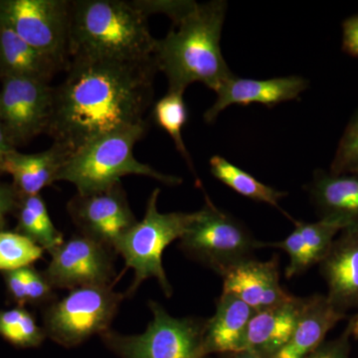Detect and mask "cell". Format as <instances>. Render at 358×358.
<instances>
[{
  "label": "cell",
  "mask_w": 358,
  "mask_h": 358,
  "mask_svg": "<svg viewBox=\"0 0 358 358\" xmlns=\"http://www.w3.org/2000/svg\"><path fill=\"white\" fill-rule=\"evenodd\" d=\"M64 81L54 88L47 134L70 155L89 141L145 122L154 100L155 58H71Z\"/></svg>",
  "instance_id": "obj_1"
},
{
  "label": "cell",
  "mask_w": 358,
  "mask_h": 358,
  "mask_svg": "<svg viewBox=\"0 0 358 358\" xmlns=\"http://www.w3.org/2000/svg\"><path fill=\"white\" fill-rule=\"evenodd\" d=\"M226 10L227 4L222 0L194 1L166 36L157 40L155 64L166 75L169 91L185 92L199 82L217 93L234 76L220 47Z\"/></svg>",
  "instance_id": "obj_2"
},
{
  "label": "cell",
  "mask_w": 358,
  "mask_h": 358,
  "mask_svg": "<svg viewBox=\"0 0 358 358\" xmlns=\"http://www.w3.org/2000/svg\"><path fill=\"white\" fill-rule=\"evenodd\" d=\"M148 16L124 0L71 1L69 57L148 60L157 40Z\"/></svg>",
  "instance_id": "obj_3"
},
{
  "label": "cell",
  "mask_w": 358,
  "mask_h": 358,
  "mask_svg": "<svg viewBox=\"0 0 358 358\" xmlns=\"http://www.w3.org/2000/svg\"><path fill=\"white\" fill-rule=\"evenodd\" d=\"M147 127V122H143L89 141L71 155L58 180L72 183L78 194L109 189L126 176H148L169 186L181 185L182 178L159 173L134 157V145L145 136Z\"/></svg>",
  "instance_id": "obj_4"
},
{
  "label": "cell",
  "mask_w": 358,
  "mask_h": 358,
  "mask_svg": "<svg viewBox=\"0 0 358 358\" xmlns=\"http://www.w3.org/2000/svg\"><path fill=\"white\" fill-rule=\"evenodd\" d=\"M159 193V188H155L148 200L145 217L138 221L115 247V253L124 259V270L133 268L134 272V282L124 294L126 296H134L141 285L152 278L159 282L167 298L173 296V287L162 265V254L167 246L183 236L196 218L197 211L160 213L157 209Z\"/></svg>",
  "instance_id": "obj_5"
},
{
  "label": "cell",
  "mask_w": 358,
  "mask_h": 358,
  "mask_svg": "<svg viewBox=\"0 0 358 358\" xmlns=\"http://www.w3.org/2000/svg\"><path fill=\"white\" fill-rule=\"evenodd\" d=\"M205 201L179 239V248L188 258L223 278L240 264L255 259L262 243L243 222L215 206L207 194Z\"/></svg>",
  "instance_id": "obj_6"
},
{
  "label": "cell",
  "mask_w": 358,
  "mask_h": 358,
  "mask_svg": "<svg viewBox=\"0 0 358 358\" xmlns=\"http://www.w3.org/2000/svg\"><path fill=\"white\" fill-rule=\"evenodd\" d=\"M148 305L154 317L145 333L124 336L109 329L101 334L109 350L121 358H208L203 348L206 320L174 317L157 301Z\"/></svg>",
  "instance_id": "obj_7"
},
{
  "label": "cell",
  "mask_w": 358,
  "mask_h": 358,
  "mask_svg": "<svg viewBox=\"0 0 358 358\" xmlns=\"http://www.w3.org/2000/svg\"><path fill=\"white\" fill-rule=\"evenodd\" d=\"M126 294L113 287H82L54 300L44 313L46 336L65 348H74L95 334L109 331Z\"/></svg>",
  "instance_id": "obj_8"
},
{
  "label": "cell",
  "mask_w": 358,
  "mask_h": 358,
  "mask_svg": "<svg viewBox=\"0 0 358 358\" xmlns=\"http://www.w3.org/2000/svg\"><path fill=\"white\" fill-rule=\"evenodd\" d=\"M71 1L0 0V23L34 48L69 65Z\"/></svg>",
  "instance_id": "obj_9"
},
{
  "label": "cell",
  "mask_w": 358,
  "mask_h": 358,
  "mask_svg": "<svg viewBox=\"0 0 358 358\" xmlns=\"http://www.w3.org/2000/svg\"><path fill=\"white\" fill-rule=\"evenodd\" d=\"M54 87L25 78L2 80L0 122L16 148L47 134L53 114Z\"/></svg>",
  "instance_id": "obj_10"
},
{
  "label": "cell",
  "mask_w": 358,
  "mask_h": 358,
  "mask_svg": "<svg viewBox=\"0 0 358 358\" xmlns=\"http://www.w3.org/2000/svg\"><path fill=\"white\" fill-rule=\"evenodd\" d=\"M113 250L83 235H75L51 254L44 275L54 289L114 287Z\"/></svg>",
  "instance_id": "obj_11"
},
{
  "label": "cell",
  "mask_w": 358,
  "mask_h": 358,
  "mask_svg": "<svg viewBox=\"0 0 358 358\" xmlns=\"http://www.w3.org/2000/svg\"><path fill=\"white\" fill-rule=\"evenodd\" d=\"M80 234L113 250L138 220L129 207L122 182L103 192L77 194L68 202Z\"/></svg>",
  "instance_id": "obj_12"
},
{
  "label": "cell",
  "mask_w": 358,
  "mask_h": 358,
  "mask_svg": "<svg viewBox=\"0 0 358 358\" xmlns=\"http://www.w3.org/2000/svg\"><path fill=\"white\" fill-rule=\"evenodd\" d=\"M223 292L235 294L255 312L282 305L294 298L280 282V256L268 261H246L224 277Z\"/></svg>",
  "instance_id": "obj_13"
},
{
  "label": "cell",
  "mask_w": 358,
  "mask_h": 358,
  "mask_svg": "<svg viewBox=\"0 0 358 358\" xmlns=\"http://www.w3.org/2000/svg\"><path fill=\"white\" fill-rule=\"evenodd\" d=\"M308 87L307 80L300 76L253 80L234 75L218 90L217 98L205 112L204 120L210 124L231 105L262 103L273 108L278 103L296 100Z\"/></svg>",
  "instance_id": "obj_14"
},
{
  "label": "cell",
  "mask_w": 358,
  "mask_h": 358,
  "mask_svg": "<svg viewBox=\"0 0 358 358\" xmlns=\"http://www.w3.org/2000/svg\"><path fill=\"white\" fill-rule=\"evenodd\" d=\"M319 265L331 305L345 315L358 308V228L341 231Z\"/></svg>",
  "instance_id": "obj_15"
},
{
  "label": "cell",
  "mask_w": 358,
  "mask_h": 358,
  "mask_svg": "<svg viewBox=\"0 0 358 358\" xmlns=\"http://www.w3.org/2000/svg\"><path fill=\"white\" fill-rule=\"evenodd\" d=\"M308 190L320 219L338 224L343 230L358 228V173L317 171Z\"/></svg>",
  "instance_id": "obj_16"
},
{
  "label": "cell",
  "mask_w": 358,
  "mask_h": 358,
  "mask_svg": "<svg viewBox=\"0 0 358 358\" xmlns=\"http://www.w3.org/2000/svg\"><path fill=\"white\" fill-rule=\"evenodd\" d=\"M254 313L255 310L241 299L222 292L216 300L215 313L205 324L203 348L206 357L246 350L247 329Z\"/></svg>",
  "instance_id": "obj_17"
},
{
  "label": "cell",
  "mask_w": 358,
  "mask_h": 358,
  "mask_svg": "<svg viewBox=\"0 0 358 358\" xmlns=\"http://www.w3.org/2000/svg\"><path fill=\"white\" fill-rule=\"evenodd\" d=\"M294 224L293 232L282 241L262 243V248L274 247L288 254L289 263L285 270L287 279L298 277L322 262L336 235L343 231L338 224L324 219H319L317 222L294 220Z\"/></svg>",
  "instance_id": "obj_18"
},
{
  "label": "cell",
  "mask_w": 358,
  "mask_h": 358,
  "mask_svg": "<svg viewBox=\"0 0 358 358\" xmlns=\"http://www.w3.org/2000/svg\"><path fill=\"white\" fill-rule=\"evenodd\" d=\"M305 298L294 296L291 301L267 310L255 312L250 320L246 350L262 358H273L291 338Z\"/></svg>",
  "instance_id": "obj_19"
},
{
  "label": "cell",
  "mask_w": 358,
  "mask_h": 358,
  "mask_svg": "<svg viewBox=\"0 0 358 358\" xmlns=\"http://www.w3.org/2000/svg\"><path fill=\"white\" fill-rule=\"evenodd\" d=\"M70 157L69 152L55 143L37 154H21L15 150L6 155L0 171L13 176L18 195L33 196L58 181L59 173Z\"/></svg>",
  "instance_id": "obj_20"
},
{
  "label": "cell",
  "mask_w": 358,
  "mask_h": 358,
  "mask_svg": "<svg viewBox=\"0 0 358 358\" xmlns=\"http://www.w3.org/2000/svg\"><path fill=\"white\" fill-rule=\"evenodd\" d=\"M345 317L346 315L338 312L324 294H315L305 298V305L291 338L273 358L308 357L327 341L329 331Z\"/></svg>",
  "instance_id": "obj_21"
},
{
  "label": "cell",
  "mask_w": 358,
  "mask_h": 358,
  "mask_svg": "<svg viewBox=\"0 0 358 358\" xmlns=\"http://www.w3.org/2000/svg\"><path fill=\"white\" fill-rule=\"evenodd\" d=\"M65 66L0 23V80L25 78L48 83Z\"/></svg>",
  "instance_id": "obj_22"
},
{
  "label": "cell",
  "mask_w": 358,
  "mask_h": 358,
  "mask_svg": "<svg viewBox=\"0 0 358 358\" xmlns=\"http://www.w3.org/2000/svg\"><path fill=\"white\" fill-rule=\"evenodd\" d=\"M17 230L50 255L65 241L64 235L52 222L48 209L40 194L21 197Z\"/></svg>",
  "instance_id": "obj_23"
},
{
  "label": "cell",
  "mask_w": 358,
  "mask_h": 358,
  "mask_svg": "<svg viewBox=\"0 0 358 358\" xmlns=\"http://www.w3.org/2000/svg\"><path fill=\"white\" fill-rule=\"evenodd\" d=\"M210 171L214 178L242 196L274 206L294 222V219L289 217V214L280 206V200L286 197L288 193L264 185L247 171L219 155H214L210 159Z\"/></svg>",
  "instance_id": "obj_24"
},
{
  "label": "cell",
  "mask_w": 358,
  "mask_h": 358,
  "mask_svg": "<svg viewBox=\"0 0 358 358\" xmlns=\"http://www.w3.org/2000/svg\"><path fill=\"white\" fill-rule=\"evenodd\" d=\"M183 94L185 92L167 90L166 95L155 103L154 110H152V119L155 120L157 126L169 134L171 140L173 141L176 150L185 160L190 171H192L193 176L196 178L195 179L196 185L200 188H203L197 178L196 173H195L192 155L188 152L185 141H183L182 129L187 122L188 115Z\"/></svg>",
  "instance_id": "obj_25"
},
{
  "label": "cell",
  "mask_w": 358,
  "mask_h": 358,
  "mask_svg": "<svg viewBox=\"0 0 358 358\" xmlns=\"http://www.w3.org/2000/svg\"><path fill=\"white\" fill-rule=\"evenodd\" d=\"M0 336L20 348H37L46 338L44 329L23 308L0 312Z\"/></svg>",
  "instance_id": "obj_26"
},
{
  "label": "cell",
  "mask_w": 358,
  "mask_h": 358,
  "mask_svg": "<svg viewBox=\"0 0 358 358\" xmlns=\"http://www.w3.org/2000/svg\"><path fill=\"white\" fill-rule=\"evenodd\" d=\"M43 248L18 232L0 231V271L29 267L43 257Z\"/></svg>",
  "instance_id": "obj_27"
},
{
  "label": "cell",
  "mask_w": 358,
  "mask_h": 358,
  "mask_svg": "<svg viewBox=\"0 0 358 358\" xmlns=\"http://www.w3.org/2000/svg\"><path fill=\"white\" fill-rule=\"evenodd\" d=\"M329 173H358V110L341 138Z\"/></svg>",
  "instance_id": "obj_28"
},
{
  "label": "cell",
  "mask_w": 358,
  "mask_h": 358,
  "mask_svg": "<svg viewBox=\"0 0 358 358\" xmlns=\"http://www.w3.org/2000/svg\"><path fill=\"white\" fill-rule=\"evenodd\" d=\"M26 303H42L54 299V289L45 277L29 266L22 268Z\"/></svg>",
  "instance_id": "obj_29"
},
{
  "label": "cell",
  "mask_w": 358,
  "mask_h": 358,
  "mask_svg": "<svg viewBox=\"0 0 358 358\" xmlns=\"http://www.w3.org/2000/svg\"><path fill=\"white\" fill-rule=\"evenodd\" d=\"M352 336L348 327L338 338L324 341L306 358H350Z\"/></svg>",
  "instance_id": "obj_30"
},
{
  "label": "cell",
  "mask_w": 358,
  "mask_h": 358,
  "mask_svg": "<svg viewBox=\"0 0 358 358\" xmlns=\"http://www.w3.org/2000/svg\"><path fill=\"white\" fill-rule=\"evenodd\" d=\"M17 196L14 186L0 185V231L6 224V216L17 206Z\"/></svg>",
  "instance_id": "obj_31"
},
{
  "label": "cell",
  "mask_w": 358,
  "mask_h": 358,
  "mask_svg": "<svg viewBox=\"0 0 358 358\" xmlns=\"http://www.w3.org/2000/svg\"><path fill=\"white\" fill-rule=\"evenodd\" d=\"M343 30V49L350 55L358 57V15L346 20Z\"/></svg>",
  "instance_id": "obj_32"
},
{
  "label": "cell",
  "mask_w": 358,
  "mask_h": 358,
  "mask_svg": "<svg viewBox=\"0 0 358 358\" xmlns=\"http://www.w3.org/2000/svg\"><path fill=\"white\" fill-rule=\"evenodd\" d=\"M15 150L16 148L13 147V143L9 141L8 136H7L6 131H4L3 126L0 122V166H1L6 155Z\"/></svg>",
  "instance_id": "obj_33"
},
{
  "label": "cell",
  "mask_w": 358,
  "mask_h": 358,
  "mask_svg": "<svg viewBox=\"0 0 358 358\" xmlns=\"http://www.w3.org/2000/svg\"><path fill=\"white\" fill-rule=\"evenodd\" d=\"M220 357L221 358H262L247 350H241V352L227 353V355H220Z\"/></svg>",
  "instance_id": "obj_34"
},
{
  "label": "cell",
  "mask_w": 358,
  "mask_h": 358,
  "mask_svg": "<svg viewBox=\"0 0 358 358\" xmlns=\"http://www.w3.org/2000/svg\"><path fill=\"white\" fill-rule=\"evenodd\" d=\"M346 327L350 331L352 338L358 339V313L350 319Z\"/></svg>",
  "instance_id": "obj_35"
}]
</instances>
